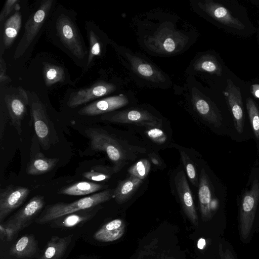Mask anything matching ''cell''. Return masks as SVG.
<instances>
[{
    "label": "cell",
    "instance_id": "obj_1",
    "mask_svg": "<svg viewBox=\"0 0 259 259\" xmlns=\"http://www.w3.org/2000/svg\"><path fill=\"white\" fill-rule=\"evenodd\" d=\"M85 133L90 140L93 150L107 154L113 163L115 173L146 151L145 148L132 144L102 128H89Z\"/></svg>",
    "mask_w": 259,
    "mask_h": 259
},
{
    "label": "cell",
    "instance_id": "obj_2",
    "mask_svg": "<svg viewBox=\"0 0 259 259\" xmlns=\"http://www.w3.org/2000/svg\"><path fill=\"white\" fill-rule=\"evenodd\" d=\"M55 31L65 52L73 59L84 61L88 57L87 49L73 17L67 12L57 13L55 21Z\"/></svg>",
    "mask_w": 259,
    "mask_h": 259
},
{
    "label": "cell",
    "instance_id": "obj_3",
    "mask_svg": "<svg viewBox=\"0 0 259 259\" xmlns=\"http://www.w3.org/2000/svg\"><path fill=\"white\" fill-rule=\"evenodd\" d=\"M113 192L114 189H107L70 203L58 202L49 205L34 222L45 224L66 214L100 205L113 198Z\"/></svg>",
    "mask_w": 259,
    "mask_h": 259
},
{
    "label": "cell",
    "instance_id": "obj_4",
    "mask_svg": "<svg viewBox=\"0 0 259 259\" xmlns=\"http://www.w3.org/2000/svg\"><path fill=\"white\" fill-rule=\"evenodd\" d=\"M45 204L44 196H34L6 222L1 223L7 231L6 240L11 241L16 234L28 227L33 221H35Z\"/></svg>",
    "mask_w": 259,
    "mask_h": 259
},
{
    "label": "cell",
    "instance_id": "obj_5",
    "mask_svg": "<svg viewBox=\"0 0 259 259\" xmlns=\"http://www.w3.org/2000/svg\"><path fill=\"white\" fill-rule=\"evenodd\" d=\"M53 2L52 0L42 1L38 8L29 17L25 24L22 37L16 48L14 59L21 57L34 41L47 19Z\"/></svg>",
    "mask_w": 259,
    "mask_h": 259
},
{
    "label": "cell",
    "instance_id": "obj_6",
    "mask_svg": "<svg viewBox=\"0 0 259 259\" xmlns=\"http://www.w3.org/2000/svg\"><path fill=\"white\" fill-rule=\"evenodd\" d=\"M259 201V183L254 180L249 190L245 192L239 210V230L242 239H246L253 226L257 205Z\"/></svg>",
    "mask_w": 259,
    "mask_h": 259
},
{
    "label": "cell",
    "instance_id": "obj_7",
    "mask_svg": "<svg viewBox=\"0 0 259 259\" xmlns=\"http://www.w3.org/2000/svg\"><path fill=\"white\" fill-rule=\"evenodd\" d=\"M101 119L113 123L132 124L149 128L159 127L162 124L161 119L147 110L140 109L113 111L102 115Z\"/></svg>",
    "mask_w": 259,
    "mask_h": 259
},
{
    "label": "cell",
    "instance_id": "obj_8",
    "mask_svg": "<svg viewBox=\"0 0 259 259\" xmlns=\"http://www.w3.org/2000/svg\"><path fill=\"white\" fill-rule=\"evenodd\" d=\"M30 193L29 188L9 185L0 191V222L19 207Z\"/></svg>",
    "mask_w": 259,
    "mask_h": 259
},
{
    "label": "cell",
    "instance_id": "obj_9",
    "mask_svg": "<svg viewBox=\"0 0 259 259\" xmlns=\"http://www.w3.org/2000/svg\"><path fill=\"white\" fill-rule=\"evenodd\" d=\"M30 113L38 141L47 150L51 144V128L46 108L41 101L37 100L31 102Z\"/></svg>",
    "mask_w": 259,
    "mask_h": 259
},
{
    "label": "cell",
    "instance_id": "obj_10",
    "mask_svg": "<svg viewBox=\"0 0 259 259\" xmlns=\"http://www.w3.org/2000/svg\"><path fill=\"white\" fill-rule=\"evenodd\" d=\"M115 90V87L112 83L104 81L97 82L89 87L72 93L67 105L70 108H74L110 94Z\"/></svg>",
    "mask_w": 259,
    "mask_h": 259
},
{
    "label": "cell",
    "instance_id": "obj_11",
    "mask_svg": "<svg viewBox=\"0 0 259 259\" xmlns=\"http://www.w3.org/2000/svg\"><path fill=\"white\" fill-rule=\"evenodd\" d=\"M17 94L7 95L5 101L9 114L12 124L18 134L22 132L21 123L26 112V105L29 103L27 93L21 88L18 89Z\"/></svg>",
    "mask_w": 259,
    "mask_h": 259
},
{
    "label": "cell",
    "instance_id": "obj_12",
    "mask_svg": "<svg viewBox=\"0 0 259 259\" xmlns=\"http://www.w3.org/2000/svg\"><path fill=\"white\" fill-rule=\"evenodd\" d=\"M223 93L232 113L235 128L241 134L244 128V115L240 89L231 79H228Z\"/></svg>",
    "mask_w": 259,
    "mask_h": 259
},
{
    "label": "cell",
    "instance_id": "obj_13",
    "mask_svg": "<svg viewBox=\"0 0 259 259\" xmlns=\"http://www.w3.org/2000/svg\"><path fill=\"white\" fill-rule=\"evenodd\" d=\"M128 102L127 97L124 95L111 96L92 102L80 109L78 113L85 116L103 115L125 106Z\"/></svg>",
    "mask_w": 259,
    "mask_h": 259
},
{
    "label": "cell",
    "instance_id": "obj_14",
    "mask_svg": "<svg viewBox=\"0 0 259 259\" xmlns=\"http://www.w3.org/2000/svg\"><path fill=\"white\" fill-rule=\"evenodd\" d=\"M186 38L181 33L162 29L149 38L148 41L155 51L164 53H174L184 44Z\"/></svg>",
    "mask_w": 259,
    "mask_h": 259
},
{
    "label": "cell",
    "instance_id": "obj_15",
    "mask_svg": "<svg viewBox=\"0 0 259 259\" xmlns=\"http://www.w3.org/2000/svg\"><path fill=\"white\" fill-rule=\"evenodd\" d=\"M198 5L209 16L227 26L240 30L245 27L239 19L233 17L229 11L220 4L205 1L199 2Z\"/></svg>",
    "mask_w": 259,
    "mask_h": 259
},
{
    "label": "cell",
    "instance_id": "obj_16",
    "mask_svg": "<svg viewBox=\"0 0 259 259\" xmlns=\"http://www.w3.org/2000/svg\"><path fill=\"white\" fill-rule=\"evenodd\" d=\"M100 205L81 210L61 217L51 223L53 227L69 228L76 227L92 219L97 213Z\"/></svg>",
    "mask_w": 259,
    "mask_h": 259
},
{
    "label": "cell",
    "instance_id": "obj_17",
    "mask_svg": "<svg viewBox=\"0 0 259 259\" xmlns=\"http://www.w3.org/2000/svg\"><path fill=\"white\" fill-rule=\"evenodd\" d=\"M192 102L196 112L204 120L215 127L222 125V118L220 113L196 90L192 93Z\"/></svg>",
    "mask_w": 259,
    "mask_h": 259
},
{
    "label": "cell",
    "instance_id": "obj_18",
    "mask_svg": "<svg viewBox=\"0 0 259 259\" xmlns=\"http://www.w3.org/2000/svg\"><path fill=\"white\" fill-rule=\"evenodd\" d=\"M125 56L132 69L140 76L154 82L165 80L161 72L142 59L129 53H126Z\"/></svg>",
    "mask_w": 259,
    "mask_h": 259
},
{
    "label": "cell",
    "instance_id": "obj_19",
    "mask_svg": "<svg viewBox=\"0 0 259 259\" xmlns=\"http://www.w3.org/2000/svg\"><path fill=\"white\" fill-rule=\"evenodd\" d=\"M37 250L38 243L34 236L32 234H26L11 246L9 254L17 259H29L35 255Z\"/></svg>",
    "mask_w": 259,
    "mask_h": 259
},
{
    "label": "cell",
    "instance_id": "obj_20",
    "mask_svg": "<svg viewBox=\"0 0 259 259\" xmlns=\"http://www.w3.org/2000/svg\"><path fill=\"white\" fill-rule=\"evenodd\" d=\"M88 38L89 43L88 57L84 72L87 71L93 65L95 60L101 57L103 53V42L100 36L98 29L95 25L89 22L86 23Z\"/></svg>",
    "mask_w": 259,
    "mask_h": 259
},
{
    "label": "cell",
    "instance_id": "obj_21",
    "mask_svg": "<svg viewBox=\"0 0 259 259\" xmlns=\"http://www.w3.org/2000/svg\"><path fill=\"white\" fill-rule=\"evenodd\" d=\"M175 183L177 194L184 208L189 215L196 217L192 192L183 170H181L176 174Z\"/></svg>",
    "mask_w": 259,
    "mask_h": 259
},
{
    "label": "cell",
    "instance_id": "obj_22",
    "mask_svg": "<svg viewBox=\"0 0 259 259\" xmlns=\"http://www.w3.org/2000/svg\"><path fill=\"white\" fill-rule=\"evenodd\" d=\"M72 235L63 237L53 236L48 242L39 259H61L70 244Z\"/></svg>",
    "mask_w": 259,
    "mask_h": 259
},
{
    "label": "cell",
    "instance_id": "obj_23",
    "mask_svg": "<svg viewBox=\"0 0 259 259\" xmlns=\"http://www.w3.org/2000/svg\"><path fill=\"white\" fill-rule=\"evenodd\" d=\"M212 191L207 174L202 168L198 183V198L202 213L204 217L210 215L212 208Z\"/></svg>",
    "mask_w": 259,
    "mask_h": 259
},
{
    "label": "cell",
    "instance_id": "obj_24",
    "mask_svg": "<svg viewBox=\"0 0 259 259\" xmlns=\"http://www.w3.org/2000/svg\"><path fill=\"white\" fill-rule=\"evenodd\" d=\"M124 233V226L121 220L115 219L102 226L94 234L95 239L100 242L116 240Z\"/></svg>",
    "mask_w": 259,
    "mask_h": 259
},
{
    "label": "cell",
    "instance_id": "obj_25",
    "mask_svg": "<svg viewBox=\"0 0 259 259\" xmlns=\"http://www.w3.org/2000/svg\"><path fill=\"white\" fill-rule=\"evenodd\" d=\"M58 161V158H48L42 153L38 152L31 158L27 164L26 171L29 175L44 174L53 169Z\"/></svg>",
    "mask_w": 259,
    "mask_h": 259
},
{
    "label": "cell",
    "instance_id": "obj_26",
    "mask_svg": "<svg viewBox=\"0 0 259 259\" xmlns=\"http://www.w3.org/2000/svg\"><path fill=\"white\" fill-rule=\"evenodd\" d=\"M143 183V180L130 176L125 179L119 181L114 189L113 198L118 203H123L135 193Z\"/></svg>",
    "mask_w": 259,
    "mask_h": 259
},
{
    "label": "cell",
    "instance_id": "obj_27",
    "mask_svg": "<svg viewBox=\"0 0 259 259\" xmlns=\"http://www.w3.org/2000/svg\"><path fill=\"white\" fill-rule=\"evenodd\" d=\"M107 187L95 182L81 181L60 189L58 193L70 196H83L96 193Z\"/></svg>",
    "mask_w": 259,
    "mask_h": 259
},
{
    "label": "cell",
    "instance_id": "obj_28",
    "mask_svg": "<svg viewBox=\"0 0 259 259\" xmlns=\"http://www.w3.org/2000/svg\"><path fill=\"white\" fill-rule=\"evenodd\" d=\"M21 15L16 10L5 22L3 36V42L5 49L9 48L14 41L21 26Z\"/></svg>",
    "mask_w": 259,
    "mask_h": 259
},
{
    "label": "cell",
    "instance_id": "obj_29",
    "mask_svg": "<svg viewBox=\"0 0 259 259\" xmlns=\"http://www.w3.org/2000/svg\"><path fill=\"white\" fill-rule=\"evenodd\" d=\"M195 70L206 72L221 76L222 67L216 58L210 55H206L199 58L194 64Z\"/></svg>",
    "mask_w": 259,
    "mask_h": 259
},
{
    "label": "cell",
    "instance_id": "obj_30",
    "mask_svg": "<svg viewBox=\"0 0 259 259\" xmlns=\"http://www.w3.org/2000/svg\"><path fill=\"white\" fill-rule=\"evenodd\" d=\"M42 72L45 82L47 86L62 82L65 80V70L60 66L46 63L44 65Z\"/></svg>",
    "mask_w": 259,
    "mask_h": 259
},
{
    "label": "cell",
    "instance_id": "obj_31",
    "mask_svg": "<svg viewBox=\"0 0 259 259\" xmlns=\"http://www.w3.org/2000/svg\"><path fill=\"white\" fill-rule=\"evenodd\" d=\"M114 173L112 167L97 165L92 167L90 170L84 172L82 176L93 182H102L109 180Z\"/></svg>",
    "mask_w": 259,
    "mask_h": 259
},
{
    "label": "cell",
    "instance_id": "obj_32",
    "mask_svg": "<svg viewBox=\"0 0 259 259\" xmlns=\"http://www.w3.org/2000/svg\"><path fill=\"white\" fill-rule=\"evenodd\" d=\"M246 108L250 122L255 138L259 140V110L253 101L250 98L246 99Z\"/></svg>",
    "mask_w": 259,
    "mask_h": 259
},
{
    "label": "cell",
    "instance_id": "obj_33",
    "mask_svg": "<svg viewBox=\"0 0 259 259\" xmlns=\"http://www.w3.org/2000/svg\"><path fill=\"white\" fill-rule=\"evenodd\" d=\"M151 164L147 159H142L132 165L128 169V172L133 177L143 180L148 175Z\"/></svg>",
    "mask_w": 259,
    "mask_h": 259
},
{
    "label": "cell",
    "instance_id": "obj_34",
    "mask_svg": "<svg viewBox=\"0 0 259 259\" xmlns=\"http://www.w3.org/2000/svg\"><path fill=\"white\" fill-rule=\"evenodd\" d=\"M181 160L185 167L187 175L191 182L194 186H197L199 181L196 167L190 157L183 151L180 152Z\"/></svg>",
    "mask_w": 259,
    "mask_h": 259
},
{
    "label": "cell",
    "instance_id": "obj_35",
    "mask_svg": "<svg viewBox=\"0 0 259 259\" xmlns=\"http://www.w3.org/2000/svg\"><path fill=\"white\" fill-rule=\"evenodd\" d=\"M145 133L151 140L158 144H163L167 140L165 133L159 127L149 128Z\"/></svg>",
    "mask_w": 259,
    "mask_h": 259
},
{
    "label": "cell",
    "instance_id": "obj_36",
    "mask_svg": "<svg viewBox=\"0 0 259 259\" xmlns=\"http://www.w3.org/2000/svg\"><path fill=\"white\" fill-rule=\"evenodd\" d=\"M18 0H8L6 2L0 14V22L2 23L14 10L20 9Z\"/></svg>",
    "mask_w": 259,
    "mask_h": 259
},
{
    "label": "cell",
    "instance_id": "obj_37",
    "mask_svg": "<svg viewBox=\"0 0 259 259\" xmlns=\"http://www.w3.org/2000/svg\"><path fill=\"white\" fill-rule=\"evenodd\" d=\"M6 69L5 62L1 55L0 59V83L1 85L11 81L6 74Z\"/></svg>",
    "mask_w": 259,
    "mask_h": 259
},
{
    "label": "cell",
    "instance_id": "obj_38",
    "mask_svg": "<svg viewBox=\"0 0 259 259\" xmlns=\"http://www.w3.org/2000/svg\"><path fill=\"white\" fill-rule=\"evenodd\" d=\"M220 255L221 259H235L233 254L229 249H226L224 252L220 248Z\"/></svg>",
    "mask_w": 259,
    "mask_h": 259
},
{
    "label": "cell",
    "instance_id": "obj_39",
    "mask_svg": "<svg viewBox=\"0 0 259 259\" xmlns=\"http://www.w3.org/2000/svg\"><path fill=\"white\" fill-rule=\"evenodd\" d=\"M250 92L254 97L259 98V84H252L250 87Z\"/></svg>",
    "mask_w": 259,
    "mask_h": 259
},
{
    "label": "cell",
    "instance_id": "obj_40",
    "mask_svg": "<svg viewBox=\"0 0 259 259\" xmlns=\"http://www.w3.org/2000/svg\"><path fill=\"white\" fill-rule=\"evenodd\" d=\"M7 234L6 228L3 225L1 224L0 225V239L1 240H5L7 239Z\"/></svg>",
    "mask_w": 259,
    "mask_h": 259
},
{
    "label": "cell",
    "instance_id": "obj_41",
    "mask_svg": "<svg viewBox=\"0 0 259 259\" xmlns=\"http://www.w3.org/2000/svg\"><path fill=\"white\" fill-rule=\"evenodd\" d=\"M205 245V240L203 238H200L197 243V247L200 249H203Z\"/></svg>",
    "mask_w": 259,
    "mask_h": 259
},
{
    "label": "cell",
    "instance_id": "obj_42",
    "mask_svg": "<svg viewBox=\"0 0 259 259\" xmlns=\"http://www.w3.org/2000/svg\"><path fill=\"white\" fill-rule=\"evenodd\" d=\"M151 154V156H149V157L152 162L155 165H159L160 163L159 159L155 155H153V154Z\"/></svg>",
    "mask_w": 259,
    "mask_h": 259
}]
</instances>
